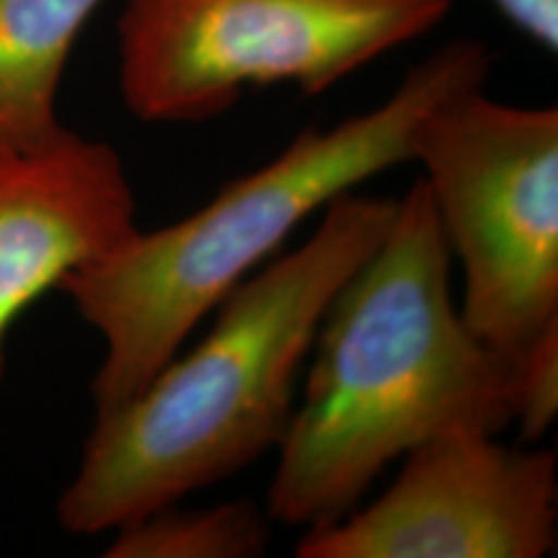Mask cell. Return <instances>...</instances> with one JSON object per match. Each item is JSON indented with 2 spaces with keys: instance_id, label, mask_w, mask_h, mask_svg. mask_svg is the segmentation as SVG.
<instances>
[{
  "instance_id": "cell-1",
  "label": "cell",
  "mask_w": 558,
  "mask_h": 558,
  "mask_svg": "<svg viewBox=\"0 0 558 558\" xmlns=\"http://www.w3.org/2000/svg\"><path fill=\"white\" fill-rule=\"evenodd\" d=\"M450 259L418 179L320 318L303 396L277 448L271 520L326 527L437 432L512 427L507 360L465 326Z\"/></svg>"
},
{
  "instance_id": "cell-2",
  "label": "cell",
  "mask_w": 558,
  "mask_h": 558,
  "mask_svg": "<svg viewBox=\"0 0 558 558\" xmlns=\"http://www.w3.org/2000/svg\"><path fill=\"white\" fill-rule=\"evenodd\" d=\"M393 215L396 199L357 190L329 202L303 246L222 298L207 337L122 407L96 414L58 501L62 530L114 533L279 448L320 318Z\"/></svg>"
},
{
  "instance_id": "cell-3",
  "label": "cell",
  "mask_w": 558,
  "mask_h": 558,
  "mask_svg": "<svg viewBox=\"0 0 558 558\" xmlns=\"http://www.w3.org/2000/svg\"><path fill=\"white\" fill-rule=\"evenodd\" d=\"M492 52L456 39L409 70L380 107L308 128L173 226L137 230L60 282L104 339L90 380L96 414L130 401L190 333L305 220L378 173L414 160L418 124L460 90L486 86Z\"/></svg>"
},
{
  "instance_id": "cell-4",
  "label": "cell",
  "mask_w": 558,
  "mask_h": 558,
  "mask_svg": "<svg viewBox=\"0 0 558 558\" xmlns=\"http://www.w3.org/2000/svg\"><path fill=\"white\" fill-rule=\"evenodd\" d=\"M452 0H124L120 90L140 122L222 117L246 88L320 96L416 41Z\"/></svg>"
},
{
  "instance_id": "cell-5",
  "label": "cell",
  "mask_w": 558,
  "mask_h": 558,
  "mask_svg": "<svg viewBox=\"0 0 558 558\" xmlns=\"http://www.w3.org/2000/svg\"><path fill=\"white\" fill-rule=\"evenodd\" d=\"M460 90L418 124L414 160L450 256L465 326L514 357L558 326V109Z\"/></svg>"
},
{
  "instance_id": "cell-6",
  "label": "cell",
  "mask_w": 558,
  "mask_h": 558,
  "mask_svg": "<svg viewBox=\"0 0 558 558\" xmlns=\"http://www.w3.org/2000/svg\"><path fill=\"white\" fill-rule=\"evenodd\" d=\"M373 505L305 530L298 558H543L558 538V469L476 427L437 432L401 458Z\"/></svg>"
},
{
  "instance_id": "cell-7",
  "label": "cell",
  "mask_w": 558,
  "mask_h": 558,
  "mask_svg": "<svg viewBox=\"0 0 558 558\" xmlns=\"http://www.w3.org/2000/svg\"><path fill=\"white\" fill-rule=\"evenodd\" d=\"M137 199L111 145L62 130L0 143V378L13 324L75 269L137 233Z\"/></svg>"
},
{
  "instance_id": "cell-8",
  "label": "cell",
  "mask_w": 558,
  "mask_h": 558,
  "mask_svg": "<svg viewBox=\"0 0 558 558\" xmlns=\"http://www.w3.org/2000/svg\"><path fill=\"white\" fill-rule=\"evenodd\" d=\"M104 0H0V143L58 137V94L81 32Z\"/></svg>"
},
{
  "instance_id": "cell-9",
  "label": "cell",
  "mask_w": 558,
  "mask_h": 558,
  "mask_svg": "<svg viewBox=\"0 0 558 558\" xmlns=\"http://www.w3.org/2000/svg\"><path fill=\"white\" fill-rule=\"evenodd\" d=\"M271 541L267 507L251 499L202 509L177 505L114 530L107 558H256Z\"/></svg>"
},
{
  "instance_id": "cell-10",
  "label": "cell",
  "mask_w": 558,
  "mask_h": 558,
  "mask_svg": "<svg viewBox=\"0 0 558 558\" xmlns=\"http://www.w3.org/2000/svg\"><path fill=\"white\" fill-rule=\"evenodd\" d=\"M512 424L525 442H538L558 414V326L507 360Z\"/></svg>"
},
{
  "instance_id": "cell-11",
  "label": "cell",
  "mask_w": 558,
  "mask_h": 558,
  "mask_svg": "<svg viewBox=\"0 0 558 558\" xmlns=\"http://www.w3.org/2000/svg\"><path fill=\"white\" fill-rule=\"evenodd\" d=\"M497 11L530 41L556 54L558 50V0H492Z\"/></svg>"
}]
</instances>
